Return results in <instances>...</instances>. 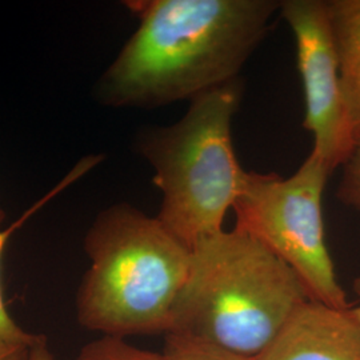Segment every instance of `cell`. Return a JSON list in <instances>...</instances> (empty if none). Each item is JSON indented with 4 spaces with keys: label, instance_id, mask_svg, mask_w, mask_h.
<instances>
[{
    "label": "cell",
    "instance_id": "3957f363",
    "mask_svg": "<svg viewBox=\"0 0 360 360\" xmlns=\"http://www.w3.org/2000/svg\"><path fill=\"white\" fill-rule=\"evenodd\" d=\"M84 247L91 264L77 291L79 324L120 338L168 334L191 250L159 219L129 205L103 211Z\"/></svg>",
    "mask_w": 360,
    "mask_h": 360
},
{
    "label": "cell",
    "instance_id": "30bf717a",
    "mask_svg": "<svg viewBox=\"0 0 360 360\" xmlns=\"http://www.w3.org/2000/svg\"><path fill=\"white\" fill-rule=\"evenodd\" d=\"M75 360H165L163 354L131 345L126 338L102 335L83 346Z\"/></svg>",
    "mask_w": 360,
    "mask_h": 360
},
{
    "label": "cell",
    "instance_id": "4fadbf2b",
    "mask_svg": "<svg viewBox=\"0 0 360 360\" xmlns=\"http://www.w3.org/2000/svg\"><path fill=\"white\" fill-rule=\"evenodd\" d=\"M28 349V345L0 340V360H26Z\"/></svg>",
    "mask_w": 360,
    "mask_h": 360
},
{
    "label": "cell",
    "instance_id": "9c48e42d",
    "mask_svg": "<svg viewBox=\"0 0 360 360\" xmlns=\"http://www.w3.org/2000/svg\"><path fill=\"white\" fill-rule=\"evenodd\" d=\"M102 160H103L102 155H91V156L82 159L77 166L65 175V179H62L60 183H58L55 187H52L50 193L41 196V199H39L34 206L30 207L26 212L20 218H18L16 221H13L10 227L3 229V230L0 229V266H1V257H3L4 248L15 231L22 229V226L26 223L28 219L32 218L40 208L46 206L58 193H62L68 186L75 183L82 176H84L87 172H90L92 168L96 167ZM39 336L40 335L27 333L18 323L13 321V316L10 315L8 309L6 307V303L3 299V291H1V281H0V340L10 342V343H23V345L31 346L32 343H35L38 340Z\"/></svg>",
    "mask_w": 360,
    "mask_h": 360
},
{
    "label": "cell",
    "instance_id": "ba28073f",
    "mask_svg": "<svg viewBox=\"0 0 360 360\" xmlns=\"http://www.w3.org/2000/svg\"><path fill=\"white\" fill-rule=\"evenodd\" d=\"M348 116L360 138V0L328 1Z\"/></svg>",
    "mask_w": 360,
    "mask_h": 360
},
{
    "label": "cell",
    "instance_id": "9a60e30c",
    "mask_svg": "<svg viewBox=\"0 0 360 360\" xmlns=\"http://www.w3.org/2000/svg\"><path fill=\"white\" fill-rule=\"evenodd\" d=\"M354 291L358 296V302L355 303V306H351V312L354 314L356 321L360 323V276L354 281Z\"/></svg>",
    "mask_w": 360,
    "mask_h": 360
},
{
    "label": "cell",
    "instance_id": "7a4b0ae2",
    "mask_svg": "<svg viewBox=\"0 0 360 360\" xmlns=\"http://www.w3.org/2000/svg\"><path fill=\"white\" fill-rule=\"evenodd\" d=\"M307 300L279 257L247 233L224 230L193 245L168 334L257 358Z\"/></svg>",
    "mask_w": 360,
    "mask_h": 360
},
{
    "label": "cell",
    "instance_id": "277c9868",
    "mask_svg": "<svg viewBox=\"0 0 360 360\" xmlns=\"http://www.w3.org/2000/svg\"><path fill=\"white\" fill-rule=\"evenodd\" d=\"M240 79L193 98L176 123L150 129L139 142L162 193L156 218L193 250L224 231L245 171L232 144V122L242 101Z\"/></svg>",
    "mask_w": 360,
    "mask_h": 360
},
{
    "label": "cell",
    "instance_id": "52a82bcc",
    "mask_svg": "<svg viewBox=\"0 0 360 360\" xmlns=\"http://www.w3.org/2000/svg\"><path fill=\"white\" fill-rule=\"evenodd\" d=\"M255 360H360V323L351 309L307 300Z\"/></svg>",
    "mask_w": 360,
    "mask_h": 360
},
{
    "label": "cell",
    "instance_id": "8fae6325",
    "mask_svg": "<svg viewBox=\"0 0 360 360\" xmlns=\"http://www.w3.org/2000/svg\"><path fill=\"white\" fill-rule=\"evenodd\" d=\"M165 360H255L179 334L166 335Z\"/></svg>",
    "mask_w": 360,
    "mask_h": 360
},
{
    "label": "cell",
    "instance_id": "7c38bea8",
    "mask_svg": "<svg viewBox=\"0 0 360 360\" xmlns=\"http://www.w3.org/2000/svg\"><path fill=\"white\" fill-rule=\"evenodd\" d=\"M342 169L338 199L360 214V138Z\"/></svg>",
    "mask_w": 360,
    "mask_h": 360
},
{
    "label": "cell",
    "instance_id": "5bb4252c",
    "mask_svg": "<svg viewBox=\"0 0 360 360\" xmlns=\"http://www.w3.org/2000/svg\"><path fill=\"white\" fill-rule=\"evenodd\" d=\"M26 360H55L44 336L40 335L38 340L30 346Z\"/></svg>",
    "mask_w": 360,
    "mask_h": 360
},
{
    "label": "cell",
    "instance_id": "5b68a950",
    "mask_svg": "<svg viewBox=\"0 0 360 360\" xmlns=\"http://www.w3.org/2000/svg\"><path fill=\"white\" fill-rule=\"evenodd\" d=\"M333 172L312 151L295 174L247 172L232 207L235 230L279 257L303 284L309 300L351 309L326 242L323 193Z\"/></svg>",
    "mask_w": 360,
    "mask_h": 360
},
{
    "label": "cell",
    "instance_id": "6da1fadb",
    "mask_svg": "<svg viewBox=\"0 0 360 360\" xmlns=\"http://www.w3.org/2000/svg\"><path fill=\"white\" fill-rule=\"evenodd\" d=\"M139 26L101 80L104 103L160 107L239 79L281 0L129 3Z\"/></svg>",
    "mask_w": 360,
    "mask_h": 360
},
{
    "label": "cell",
    "instance_id": "8992f818",
    "mask_svg": "<svg viewBox=\"0 0 360 360\" xmlns=\"http://www.w3.org/2000/svg\"><path fill=\"white\" fill-rule=\"evenodd\" d=\"M279 15L295 39L306 102L303 127L314 136L311 151L334 172L347 162L358 139L342 87L328 1L281 0Z\"/></svg>",
    "mask_w": 360,
    "mask_h": 360
}]
</instances>
